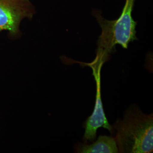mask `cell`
<instances>
[{
	"label": "cell",
	"instance_id": "obj_4",
	"mask_svg": "<svg viewBox=\"0 0 153 153\" xmlns=\"http://www.w3.org/2000/svg\"><path fill=\"white\" fill-rule=\"evenodd\" d=\"M91 68L93 69V76L96 82L97 94L93 114L88 117L84 124L85 132L83 140L85 142L88 141H93L95 139L97 130L99 128L102 127L111 133L113 131L112 126L109 124L107 120L103 108L100 90V71L102 68L94 67H91Z\"/></svg>",
	"mask_w": 153,
	"mask_h": 153
},
{
	"label": "cell",
	"instance_id": "obj_1",
	"mask_svg": "<svg viewBox=\"0 0 153 153\" xmlns=\"http://www.w3.org/2000/svg\"><path fill=\"white\" fill-rule=\"evenodd\" d=\"M135 1L126 0L120 16L115 20L105 19L98 10L93 11V16L101 28L102 33L97 42L96 57L88 65L102 68L110 55L116 51V45L127 49L131 42L137 40V22L132 16Z\"/></svg>",
	"mask_w": 153,
	"mask_h": 153
},
{
	"label": "cell",
	"instance_id": "obj_3",
	"mask_svg": "<svg viewBox=\"0 0 153 153\" xmlns=\"http://www.w3.org/2000/svg\"><path fill=\"white\" fill-rule=\"evenodd\" d=\"M35 13L30 0H0V33L6 31L11 38L18 37L22 20L33 19Z\"/></svg>",
	"mask_w": 153,
	"mask_h": 153
},
{
	"label": "cell",
	"instance_id": "obj_2",
	"mask_svg": "<svg viewBox=\"0 0 153 153\" xmlns=\"http://www.w3.org/2000/svg\"><path fill=\"white\" fill-rule=\"evenodd\" d=\"M113 129L119 152L152 153L153 150V114L145 115L136 107L126 111L123 120L117 119Z\"/></svg>",
	"mask_w": 153,
	"mask_h": 153
},
{
	"label": "cell",
	"instance_id": "obj_5",
	"mask_svg": "<svg viewBox=\"0 0 153 153\" xmlns=\"http://www.w3.org/2000/svg\"><path fill=\"white\" fill-rule=\"evenodd\" d=\"M76 151L81 153H119L115 138L107 136H100L97 141L91 145L79 144Z\"/></svg>",
	"mask_w": 153,
	"mask_h": 153
}]
</instances>
